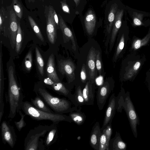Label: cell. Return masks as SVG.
Masks as SVG:
<instances>
[{
    "instance_id": "obj_17",
    "label": "cell",
    "mask_w": 150,
    "mask_h": 150,
    "mask_svg": "<svg viewBox=\"0 0 150 150\" xmlns=\"http://www.w3.org/2000/svg\"><path fill=\"white\" fill-rule=\"evenodd\" d=\"M16 15L12 10L10 11L9 31L11 43L13 47L16 46V40L18 29Z\"/></svg>"
},
{
    "instance_id": "obj_41",
    "label": "cell",
    "mask_w": 150,
    "mask_h": 150,
    "mask_svg": "<svg viewBox=\"0 0 150 150\" xmlns=\"http://www.w3.org/2000/svg\"><path fill=\"white\" fill-rule=\"evenodd\" d=\"M141 17L138 16L137 17H135L133 19L134 24L136 25L139 26L142 24Z\"/></svg>"
},
{
    "instance_id": "obj_6",
    "label": "cell",
    "mask_w": 150,
    "mask_h": 150,
    "mask_svg": "<svg viewBox=\"0 0 150 150\" xmlns=\"http://www.w3.org/2000/svg\"><path fill=\"white\" fill-rule=\"evenodd\" d=\"M114 87L113 83L108 81H105L98 87L96 94V100L97 105L100 110L103 108Z\"/></svg>"
},
{
    "instance_id": "obj_19",
    "label": "cell",
    "mask_w": 150,
    "mask_h": 150,
    "mask_svg": "<svg viewBox=\"0 0 150 150\" xmlns=\"http://www.w3.org/2000/svg\"><path fill=\"white\" fill-rule=\"evenodd\" d=\"M46 72L49 78L55 82L61 81L57 75L55 67L54 55L51 54L49 57L46 66Z\"/></svg>"
},
{
    "instance_id": "obj_4",
    "label": "cell",
    "mask_w": 150,
    "mask_h": 150,
    "mask_svg": "<svg viewBox=\"0 0 150 150\" xmlns=\"http://www.w3.org/2000/svg\"><path fill=\"white\" fill-rule=\"evenodd\" d=\"M21 109L26 115L35 120H48L56 125L61 121H66L70 123L72 122L69 115L43 111L37 108L31 103L27 101L23 102Z\"/></svg>"
},
{
    "instance_id": "obj_29",
    "label": "cell",
    "mask_w": 150,
    "mask_h": 150,
    "mask_svg": "<svg viewBox=\"0 0 150 150\" xmlns=\"http://www.w3.org/2000/svg\"><path fill=\"white\" fill-rule=\"evenodd\" d=\"M35 53L38 69L40 74L43 76L44 73V62L38 48L37 47L35 48Z\"/></svg>"
},
{
    "instance_id": "obj_1",
    "label": "cell",
    "mask_w": 150,
    "mask_h": 150,
    "mask_svg": "<svg viewBox=\"0 0 150 150\" xmlns=\"http://www.w3.org/2000/svg\"><path fill=\"white\" fill-rule=\"evenodd\" d=\"M35 92L36 95L40 96L55 113H70L78 109V107L75 106L69 100L53 96L43 87H37Z\"/></svg>"
},
{
    "instance_id": "obj_46",
    "label": "cell",
    "mask_w": 150,
    "mask_h": 150,
    "mask_svg": "<svg viewBox=\"0 0 150 150\" xmlns=\"http://www.w3.org/2000/svg\"></svg>"
},
{
    "instance_id": "obj_3",
    "label": "cell",
    "mask_w": 150,
    "mask_h": 150,
    "mask_svg": "<svg viewBox=\"0 0 150 150\" xmlns=\"http://www.w3.org/2000/svg\"><path fill=\"white\" fill-rule=\"evenodd\" d=\"M8 76V85L7 99L9 105L8 117L13 119L21 109L23 96L15 79L14 69L12 66L9 67Z\"/></svg>"
},
{
    "instance_id": "obj_15",
    "label": "cell",
    "mask_w": 150,
    "mask_h": 150,
    "mask_svg": "<svg viewBox=\"0 0 150 150\" xmlns=\"http://www.w3.org/2000/svg\"><path fill=\"white\" fill-rule=\"evenodd\" d=\"M123 10L117 11L116 14L115 19L112 27L111 36L110 38V50H112L115 41L118 31L122 24V18L123 15Z\"/></svg>"
},
{
    "instance_id": "obj_38",
    "label": "cell",
    "mask_w": 150,
    "mask_h": 150,
    "mask_svg": "<svg viewBox=\"0 0 150 150\" xmlns=\"http://www.w3.org/2000/svg\"><path fill=\"white\" fill-rule=\"evenodd\" d=\"M80 78L81 82L86 84L87 80V74L86 67L84 64H83L82 66L80 72Z\"/></svg>"
},
{
    "instance_id": "obj_2",
    "label": "cell",
    "mask_w": 150,
    "mask_h": 150,
    "mask_svg": "<svg viewBox=\"0 0 150 150\" xmlns=\"http://www.w3.org/2000/svg\"><path fill=\"white\" fill-rule=\"evenodd\" d=\"M116 109L118 112H121L122 109L125 111L134 136H137V126L139 125V116L130 98L129 92L125 93L121 88L120 92L116 99Z\"/></svg>"
},
{
    "instance_id": "obj_13",
    "label": "cell",
    "mask_w": 150,
    "mask_h": 150,
    "mask_svg": "<svg viewBox=\"0 0 150 150\" xmlns=\"http://www.w3.org/2000/svg\"><path fill=\"white\" fill-rule=\"evenodd\" d=\"M96 54L95 50L92 47L88 52L87 58L86 66L89 72V80L92 83L95 82Z\"/></svg>"
},
{
    "instance_id": "obj_16",
    "label": "cell",
    "mask_w": 150,
    "mask_h": 150,
    "mask_svg": "<svg viewBox=\"0 0 150 150\" xmlns=\"http://www.w3.org/2000/svg\"><path fill=\"white\" fill-rule=\"evenodd\" d=\"M102 133L99 122H96L93 127L89 138V143L95 150L99 149V142Z\"/></svg>"
},
{
    "instance_id": "obj_43",
    "label": "cell",
    "mask_w": 150,
    "mask_h": 150,
    "mask_svg": "<svg viewBox=\"0 0 150 150\" xmlns=\"http://www.w3.org/2000/svg\"><path fill=\"white\" fill-rule=\"evenodd\" d=\"M147 80V84L148 88L150 92V79L148 78Z\"/></svg>"
},
{
    "instance_id": "obj_21",
    "label": "cell",
    "mask_w": 150,
    "mask_h": 150,
    "mask_svg": "<svg viewBox=\"0 0 150 150\" xmlns=\"http://www.w3.org/2000/svg\"><path fill=\"white\" fill-rule=\"evenodd\" d=\"M59 26L63 35L67 39L71 40L72 43V48L75 51L76 47V42L73 34L70 29L67 26L61 16L59 15Z\"/></svg>"
},
{
    "instance_id": "obj_30",
    "label": "cell",
    "mask_w": 150,
    "mask_h": 150,
    "mask_svg": "<svg viewBox=\"0 0 150 150\" xmlns=\"http://www.w3.org/2000/svg\"><path fill=\"white\" fill-rule=\"evenodd\" d=\"M109 141L104 132L102 131L99 142V150H109Z\"/></svg>"
},
{
    "instance_id": "obj_18",
    "label": "cell",
    "mask_w": 150,
    "mask_h": 150,
    "mask_svg": "<svg viewBox=\"0 0 150 150\" xmlns=\"http://www.w3.org/2000/svg\"><path fill=\"white\" fill-rule=\"evenodd\" d=\"M127 147V144L122 139L120 133L116 132L115 137L110 140L109 150H126Z\"/></svg>"
},
{
    "instance_id": "obj_35",
    "label": "cell",
    "mask_w": 150,
    "mask_h": 150,
    "mask_svg": "<svg viewBox=\"0 0 150 150\" xmlns=\"http://www.w3.org/2000/svg\"><path fill=\"white\" fill-rule=\"evenodd\" d=\"M18 113L21 117V119L18 122L15 121L14 123L18 130L20 131L26 125V123L24 120L25 116L26 115L23 114L21 110H19Z\"/></svg>"
},
{
    "instance_id": "obj_7",
    "label": "cell",
    "mask_w": 150,
    "mask_h": 150,
    "mask_svg": "<svg viewBox=\"0 0 150 150\" xmlns=\"http://www.w3.org/2000/svg\"><path fill=\"white\" fill-rule=\"evenodd\" d=\"M44 82L59 94L67 97L75 106L77 107L74 94H72L71 91L61 82H54L48 77L44 79Z\"/></svg>"
},
{
    "instance_id": "obj_32",
    "label": "cell",
    "mask_w": 150,
    "mask_h": 150,
    "mask_svg": "<svg viewBox=\"0 0 150 150\" xmlns=\"http://www.w3.org/2000/svg\"><path fill=\"white\" fill-rule=\"evenodd\" d=\"M28 18L30 24L37 36L41 41H43L44 40L43 36L39 27L34 19L30 16H28Z\"/></svg>"
},
{
    "instance_id": "obj_45",
    "label": "cell",
    "mask_w": 150,
    "mask_h": 150,
    "mask_svg": "<svg viewBox=\"0 0 150 150\" xmlns=\"http://www.w3.org/2000/svg\"><path fill=\"white\" fill-rule=\"evenodd\" d=\"M29 2H34L35 1V0H28Z\"/></svg>"
},
{
    "instance_id": "obj_31",
    "label": "cell",
    "mask_w": 150,
    "mask_h": 150,
    "mask_svg": "<svg viewBox=\"0 0 150 150\" xmlns=\"http://www.w3.org/2000/svg\"><path fill=\"white\" fill-rule=\"evenodd\" d=\"M57 132L56 124H54L53 127L48 132L45 141V144L47 146H49L52 144V142L54 141L55 136H56Z\"/></svg>"
},
{
    "instance_id": "obj_37",
    "label": "cell",
    "mask_w": 150,
    "mask_h": 150,
    "mask_svg": "<svg viewBox=\"0 0 150 150\" xmlns=\"http://www.w3.org/2000/svg\"><path fill=\"white\" fill-rule=\"evenodd\" d=\"M96 67L99 74L101 75L103 69V64L101 57L100 53L98 51L96 54Z\"/></svg>"
},
{
    "instance_id": "obj_24",
    "label": "cell",
    "mask_w": 150,
    "mask_h": 150,
    "mask_svg": "<svg viewBox=\"0 0 150 150\" xmlns=\"http://www.w3.org/2000/svg\"><path fill=\"white\" fill-rule=\"evenodd\" d=\"M150 41V32L142 39L139 38L134 39L132 41L131 48L136 50L142 47L147 45Z\"/></svg>"
},
{
    "instance_id": "obj_28",
    "label": "cell",
    "mask_w": 150,
    "mask_h": 150,
    "mask_svg": "<svg viewBox=\"0 0 150 150\" xmlns=\"http://www.w3.org/2000/svg\"><path fill=\"white\" fill-rule=\"evenodd\" d=\"M0 94H4V78L3 74V65L2 61V42L0 43Z\"/></svg>"
},
{
    "instance_id": "obj_5",
    "label": "cell",
    "mask_w": 150,
    "mask_h": 150,
    "mask_svg": "<svg viewBox=\"0 0 150 150\" xmlns=\"http://www.w3.org/2000/svg\"><path fill=\"white\" fill-rule=\"evenodd\" d=\"M54 124L50 126L39 125L30 130L24 141L25 150H44L42 141H39L41 137H44L48 132Z\"/></svg>"
},
{
    "instance_id": "obj_25",
    "label": "cell",
    "mask_w": 150,
    "mask_h": 150,
    "mask_svg": "<svg viewBox=\"0 0 150 150\" xmlns=\"http://www.w3.org/2000/svg\"><path fill=\"white\" fill-rule=\"evenodd\" d=\"M117 6L116 4H113L111 7L108 16V24L107 30V33L109 34L110 32L117 11Z\"/></svg>"
},
{
    "instance_id": "obj_33",
    "label": "cell",
    "mask_w": 150,
    "mask_h": 150,
    "mask_svg": "<svg viewBox=\"0 0 150 150\" xmlns=\"http://www.w3.org/2000/svg\"><path fill=\"white\" fill-rule=\"evenodd\" d=\"M16 40V51L18 53L20 51L22 44V33L21 29L19 23Z\"/></svg>"
},
{
    "instance_id": "obj_14",
    "label": "cell",
    "mask_w": 150,
    "mask_h": 150,
    "mask_svg": "<svg viewBox=\"0 0 150 150\" xmlns=\"http://www.w3.org/2000/svg\"><path fill=\"white\" fill-rule=\"evenodd\" d=\"M89 80L86 83L83 89V94L85 105H91L94 104L95 86Z\"/></svg>"
},
{
    "instance_id": "obj_9",
    "label": "cell",
    "mask_w": 150,
    "mask_h": 150,
    "mask_svg": "<svg viewBox=\"0 0 150 150\" xmlns=\"http://www.w3.org/2000/svg\"><path fill=\"white\" fill-rule=\"evenodd\" d=\"M1 127L3 142L4 144L7 143L11 148H13L16 140L13 127L4 121L1 124Z\"/></svg>"
},
{
    "instance_id": "obj_40",
    "label": "cell",
    "mask_w": 150,
    "mask_h": 150,
    "mask_svg": "<svg viewBox=\"0 0 150 150\" xmlns=\"http://www.w3.org/2000/svg\"><path fill=\"white\" fill-rule=\"evenodd\" d=\"M61 4L63 11L65 13H70L69 9L66 3L63 1L61 2Z\"/></svg>"
},
{
    "instance_id": "obj_27",
    "label": "cell",
    "mask_w": 150,
    "mask_h": 150,
    "mask_svg": "<svg viewBox=\"0 0 150 150\" xmlns=\"http://www.w3.org/2000/svg\"><path fill=\"white\" fill-rule=\"evenodd\" d=\"M128 38L125 37L124 33L121 36L119 43L117 45L115 52L113 57V60L116 62L118 59L120 53L124 48L125 43H126Z\"/></svg>"
},
{
    "instance_id": "obj_10",
    "label": "cell",
    "mask_w": 150,
    "mask_h": 150,
    "mask_svg": "<svg viewBox=\"0 0 150 150\" xmlns=\"http://www.w3.org/2000/svg\"><path fill=\"white\" fill-rule=\"evenodd\" d=\"M116 97L115 93L111 96L105 112L104 120L101 128V131L108 125L112 124V120L115 113Z\"/></svg>"
},
{
    "instance_id": "obj_20",
    "label": "cell",
    "mask_w": 150,
    "mask_h": 150,
    "mask_svg": "<svg viewBox=\"0 0 150 150\" xmlns=\"http://www.w3.org/2000/svg\"><path fill=\"white\" fill-rule=\"evenodd\" d=\"M96 17L95 14L91 10L86 13L85 18L84 24L86 30L89 35L93 33L96 25Z\"/></svg>"
},
{
    "instance_id": "obj_22",
    "label": "cell",
    "mask_w": 150,
    "mask_h": 150,
    "mask_svg": "<svg viewBox=\"0 0 150 150\" xmlns=\"http://www.w3.org/2000/svg\"><path fill=\"white\" fill-rule=\"evenodd\" d=\"M77 110L69 113V115L71 117L72 122L78 125H83L86 118L85 113L81 111V106H79Z\"/></svg>"
},
{
    "instance_id": "obj_8",
    "label": "cell",
    "mask_w": 150,
    "mask_h": 150,
    "mask_svg": "<svg viewBox=\"0 0 150 150\" xmlns=\"http://www.w3.org/2000/svg\"><path fill=\"white\" fill-rule=\"evenodd\" d=\"M53 8L50 7L46 16V32L48 40L52 44H54L57 38V25L54 18Z\"/></svg>"
},
{
    "instance_id": "obj_44",
    "label": "cell",
    "mask_w": 150,
    "mask_h": 150,
    "mask_svg": "<svg viewBox=\"0 0 150 150\" xmlns=\"http://www.w3.org/2000/svg\"><path fill=\"white\" fill-rule=\"evenodd\" d=\"M76 3V6H77L79 5L80 0H74Z\"/></svg>"
},
{
    "instance_id": "obj_26",
    "label": "cell",
    "mask_w": 150,
    "mask_h": 150,
    "mask_svg": "<svg viewBox=\"0 0 150 150\" xmlns=\"http://www.w3.org/2000/svg\"><path fill=\"white\" fill-rule=\"evenodd\" d=\"M83 89L80 85L76 86L74 94L75 101L77 107L85 105L84 99L83 94Z\"/></svg>"
},
{
    "instance_id": "obj_39",
    "label": "cell",
    "mask_w": 150,
    "mask_h": 150,
    "mask_svg": "<svg viewBox=\"0 0 150 150\" xmlns=\"http://www.w3.org/2000/svg\"><path fill=\"white\" fill-rule=\"evenodd\" d=\"M5 11L3 8H1L0 10V28L1 30L2 28V25L4 21L5 17Z\"/></svg>"
},
{
    "instance_id": "obj_34",
    "label": "cell",
    "mask_w": 150,
    "mask_h": 150,
    "mask_svg": "<svg viewBox=\"0 0 150 150\" xmlns=\"http://www.w3.org/2000/svg\"><path fill=\"white\" fill-rule=\"evenodd\" d=\"M13 6L14 11L17 16L20 19L22 18L23 10L22 5L18 0H13Z\"/></svg>"
},
{
    "instance_id": "obj_42",
    "label": "cell",
    "mask_w": 150,
    "mask_h": 150,
    "mask_svg": "<svg viewBox=\"0 0 150 150\" xmlns=\"http://www.w3.org/2000/svg\"><path fill=\"white\" fill-rule=\"evenodd\" d=\"M53 15L54 17V19L55 21V23L57 25V26H59V20L58 18L57 15V14L56 12L54 10L53 8L52 11Z\"/></svg>"
},
{
    "instance_id": "obj_12",
    "label": "cell",
    "mask_w": 150,
    "mask_h": 150,
    "mask_svg": "<svg viewBox=\"0 0 150 150\" xmlns=\"http://www.w3.org/2000/svg\"><path fill=\"white\" fill-rule=\"evenodd\" d=\"M59 71L63 75H65L68 79V82L70 83L75 80L74 64L70 59L65 60L60 62L59 66Z\"/></svg>"
},
{
    "instance_id": "obj_23",
    "label": "cell",
    "mask_w": 150,
    "mask_h": 150,
    "mask_svg": "<svg viewBox=\"0 0 150 150\" xmlns=\"http://www.w3.org/2000/svg\"><path fill=\"white\" fill-rule=\"evenodd\" d=\"M31 103L37 108L51 113H54V112L46 105L42 99L39 96H37L34 98H31Z\"/></svg>"
},
{
    "instance_id": "obj_36",
    "label": "cell",
    "mask_w": 150,
    "mask_h": 150,
    "mask_svg": "<svg viewBox=\"0 0 150 150\" xmlns=\"http://www.w3.org/2000/svg\"><path fill=\"white\" fill-rule=\"evenodd\" d=\"M24 64L26 69L28 71H30L32 64V57L31 51H30L26 55L25 59Z\"/></svg>"
},
{
    "instance_id": "obj_11",
    "label": "cell",
    "mask_w": 150,
    "mask_h": 150,
    "mask_svg": "<svg viewBox=\"0 0 150 150\" xmlns=\"http://www.w3.org/2000/svg\"><path fill=\"white\" fill-rule=\"evenodd\" d=\"M143 62V59L138 57L137 59L130 61L125 69L123 78L124 81H131L134 79L140 69Z\"/></svg>"
}]
</instances>
